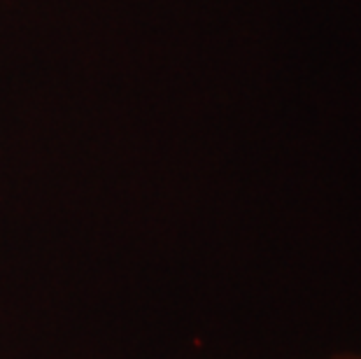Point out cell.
<instances>
[{
    "label": "cell",
    "mask_w": 361,
    "mask_h": 359,
    "mask_svg": "<svg viewBox=\"0 0 361 359\" xmlns=\"http://www.w3.org/2000/svg\"><path fill=\"white\" fill-rule=\"evenodd\" d=\"M341 359H361V357H341Z\"/></svg>",
    "instance_id": "6da1fadb"
}]
</instances>
